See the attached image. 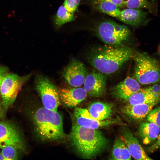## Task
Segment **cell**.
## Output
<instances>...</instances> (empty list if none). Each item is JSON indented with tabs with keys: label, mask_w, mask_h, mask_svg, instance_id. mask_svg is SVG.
<instances>
[{
	"label": "cell",
	"mask_w": 160,
	"mask_h": 160,
	"mask_svg": "<svg viewBox=\"0 0 160 160\" xmlns=\"http://www.w3.org/2000/svg\"><path fill=\"white\" fill-rule=\"evenodd\" d=\"M124 7L128 8L142 9H146L152 13L154 8L153 4L147 0H123Z\"/></svg>",
	"instance_id": "cell-23"
},
{
	"label": "cell",
	"mask_w": 160,
	"mask_h": 160,
	"mask_svg": "<svg viewBox=\"0 0 160 160\" xmlns=\"http://www.w3.org/2000/svg\"><path fill=\"white\" fill-rule=\"evenodd\" d=\"M92 4L97 11L117 18L121 11L116 4L106 0H92Z\"/></svg>",
	"instance_id": "cell-20"
},
{
	"label": "cell",
	"mask_w": 160,
	"mask_h": 160,
	"mask_svg": "<svg viewBox=\"0 0 160 160\" xmlns=\"http://www.w3.org/2000/svg\"><path fill=\"white\" fill-rule=\"evenodd\" d=\"M137 81L130 77H127L114 88L113 94L116 97L127 100L134 94L141 89Z\"/></svg>",
	"instance_id": "cell-16"
},
{
	"label": "cell",
	"mask_w": 160,
	"mask_h": 160,
	"mask_svg": "<svg viewBox=\"0 0 160 160\" xmlns=\"http://www.w3.org/2000/svg\"><path fill=\"white\" fill-rule=\"evenodd\" d=\"M32 73L20 76L7 73L3 77L0 87L1 104L6 110L14 102L22 86L30 78Z\"/></svg>",
	"instance_id": "cell-6"
},
{
	"label": "cell",
	"mask_w": 160,
	"mask_h": 160,
	"mask_svg": "<svg viewBox=\"0 0 160 160\" xmlns=\"http://www.w3.org/2000/svg\"><path fill=\"white\" fill-rule=\"evenodd\" d=\"M58 91L60 100L66 107H75L86 98L87 93L84 88L80 87L63 88Z\"/></svg>",
	"instance_id": "cell-13"
},
{
	"label": "cell",
	"mask_w": 160,
	"mask_h": 160,
	"mask_svg": "<svg viewBox=\"0 0 160 160\" xmlns=\"http://www.w3.org/2000/svg\"><path fill=\"white\" fill-rule=\"evenodd\" d=\"M130 48L121 45L101 48L89 55L88 61L98 71L109 74L117 71L134 55Z\"/></svg>",
	"instance_id": "cell-2"
},
{
	"label": "cell",
	"mask_w": 160,
	"mask_h": 160,
	"mask_svg": "<svg viewBox=\"0 0 160 160\" xmlns=\"http://www.w3.org/2000/svg\"><path fill=\"white\" fill-rule=\"evenodd\" d=\"M75 17L73 13L68 12L64 6L58 8L55 17L54 22L57 28H59L63 24L73 21Z\"/></svg>",
	"instance_id": "cell-22"
},
{
	"label": "cell",
	"mask_w": 160,
	"mask_h": 160,
	"mask_svg": "<svg viewBox=\"0 0 160 160\" xmlns=\"http://www.w3.org/2000/svg\"><path fill=\"white\" fill-rule=\"evenodd\" d=\"M159 48H160V47H159Z\"/></svg>",
	"instance_id": "cell-34"
},
{
	"label": "cell",
	"mask_w": 160,
	"mask_h": 160,
	"mask_svg": "<svg viewBox=\"0 0 160 160\" xmlns=\"http://www.w3.org/2000/svg\"><path fill=\"white\" fill-rule=\"evenodd\" d=\"M80 1V0H65L64 6L68 12L73 13L77 9Z\"/></svg>",
	"instance_id": "cell-26"
},
{
	"label": "cell",
	"mask_w": 160,
	"mask_h": 160,
	"mask_svg": "<svg viewBox=\"0 0 160 160\" xmlns=\"http://www.w3.org/2000/svg\"><path fill=\"white\" fill-rule=\"evenodd\" d=\"M154 0H152L153 1Z\"/></svg>",
	"instance_id": "cell-33"
},
{
	"label": "cell",
	"mask_w": 160,
	"mask_h": 160,
	"mask_svg": "<svg viewBox=\"0 0 160 160\" xmlns=\"http://www.w3.org/2000/svg\"><path fill=\"white\" fill-rule=\"evenodd\" d=\"M17 149L12 145H7L2 148L1 153L5 160L17 159Z\"/></svg>",
	"instance_id": "cell-24"
},
{
	"label": "cell",
	"mask_w": 160,
	"mask_h": 160,
	"mask_svg": "<svg viewBox=\"0 0 160 160\" xmlns=\"http://www.w3.org/2000/svg\"><path fill=\"white\" fill-rule=\"evenodd\" d=\"M160 128L154 123L144 122L140 124L137 132L143 143L148 145L152 144L156 140L159 135Z\"/></svg>",
	"instance_id": "cell-18"
},
{
	"label": "cell",
	"mask_w": 160,
	"mask_h": 160,
	"mask_svg": "<svg viewBox=\"0 0 160 160\" xmlns=\"http://www.w3.org/2000/svg\"><path fill=\"white\" fill-rule=\"evenodd\" d=\"M112 159L131 160V156L128 148L123 140L118 138L115 140L113 147Z\"/></svg>",
	"instance_id": "cell-21"
},
{
	"label": "cell",
	"mask_w": 160,
	"mask_h": 160,
	"mask_svg": "<svg viewBox=\"0 0 160 160\" xmlns=\"http://www.w3.org/2000/svg\"><path fill=\"white\" fill-rule=\"evenodd\" d=\"M1 106H0V116H1Z\"/></svg>",
	"instance_id": "cell-31"
},
{
	"label": "cell",
	"mask_w": 160,
	"mask_h": 160,
	"mask_svg": "<svg viewBox=\"0 0 160 160\" xmlns=\"http://www.w3.org/2000/svg\"><path fill=\"white\" fill-rule=\"evenodd\" d=\"M7 68L4 66L0 65V87L2 79L5 75L7 73Z\"/></svg>",
	"instance_id": "cell-28"
},
{
	"label": "cell",
	"mask_w": 160,
	"mask_h": 160,
	"mask_svg": "<svg viewBox=\"0 0 160 160\" xmlns=\"http://www.w3.org/2000/svg\"><path fill=\"white\" fill-rule=\"evenodd\" d=\"M160 148V134L158 139L149 148V152H153Z\"/></svg>",
	"instance_id": "cell-27"
},
{
	"label": "cell",
	"mask_w": 160,
	"mask_h": 160,
	"mask_svg": "<svg viewBox=\"0 0 160 160\" xmlns=\"http://www.w3.org/2000/svg\"><path fill=\"white\" fill-rule=\"evenodd\" d=\"M128 104L134 105L155 102H160V85L141 89L131 96L126 100Z\"/></svg>",
	"instance_id": "cell-12"
},
{
	"label": "cell",
	"mask_w": 160,
	"mask_h": 160,
	"mask_svg": "<svg viewBox=\"0 0 160 160\" xmlns=\"http://www.w3.org/2000/svg\"><path fill=\"white\" fill-rule=\"evenodd\" d=\"M96 35L104 43L112 45H121L128 41L132 34L127 27L110 20H103L93 29Z\"/></svg>",
	"instance_id": "cell-4"
},
{
	"label": "cell",
	"mask_w": 160,
	"mask_h": 160,
	"mask_svg": "<svg viewBox=\"0 0 160 160\" xmlns=\"http://www.w3.org/2000/svg\"><path fill=\"white\" fill-rule=\"evenodd\" d=\"M33 115L35 131L42 140L54 142L65 138L62 117L57 111L44 107L37 109Z\"/></svg>",
	"instance_id": "cell-3"
},
{
	"label": "cell",
	"mask_w": 160,
	"mask_h": 160,
	"mask_svg": "<svg viewBox=\"0 0 160 160\" xmlns=\"http://www.w3.org/2000/svg\"><path fill=\"white\" fill-rule=\"evenodd\" d=\"M73 118V123L82 127L94 129L109 127L116 122L115 120H97L91 115L88 110L79 107L75 109Z\"/></svg>",
	"instance_id": "cell-9"
},
{
	"label": "cell",
	"mask_w": 160,
	"mask_h": 160,
	"mask_svg": "<svg viewBox=\"0 0 160 160\" xmlns=\"http://www.w3.org/2000/svg\"><path fill=\"white\" fill-rule=\"evenodd\" d=\"M88 73L87 69L82 63L77 59H73L64 69L63 76L70 85L78 87L83 84Z\"/></svg>",
	"instance_id": "cell-8"
},
{
	"label": "cell",
	"mask_w": 160,
	"mask_h": 160,
	"mask_svg": "<svg viewBox=\"0 0 160 160\" xmlns=\"http://www.w3.org/2000/svg\"><path fill=\"white\" fill-rule=\"evenodd\" d=\"M0 160H5L1 153H0Z\"/></svg>",
	"instance_id": "cell-30"
},
{
	"label": "cell",
	"mask_w": 160,
	"mask_h": 160,
	"mask_svg": "<svg viewBox=\"0 0 160 160\" xmlns=\"http://www.w3.org/2000/svg\"><path fill=\"white\" fill-rule=\"evenodd\" d=\"M12 145L17 149L24 148L23 139L18 130L9 123L0 122V148Z\"/></svg>",
	"instance_id": "cell-11"
},
{
	"label": "cell",
	"mask_w": 160,
	"mask_h": 160,
	"mask_svg": "<svg viewBox=\"0 0 160 160\" xmlns=\"http://www.w3.org/2000/svg\"><path fill=\"white\" fill-rule=\"evenodd\" d=\"M88 110L94 118L99 121L109 119L113 113L111 104L100 101L92 103L89 105Z\"/></svg>",
	"instance_id": "cell-19"
},
{
	"label": "cell",
	"mask_w": 160,
	"mask_h": 160,
	"mask_svg": "<svg viewBox=\"0 0 160 160\" xmlns=\"http://www.w3.org/2000/svg\"><path fill=\"white\" fill-rule=\"evenodd\" d=\"M135 75L140 84H148L160 82V64L147 53L137 52L134 55Z\"/></svg>",
	"instance_id": "cell-5"
},
{
	"label": "cell",
	"mask_w": 160,
	"mask_h": 160,
	"mask_svg": "<svg viewBox=\"0 0 160 160\" xmlns=\"http://www.w3.org/2000/svg\"><path fill=\"white\" fill-rule=\"evenodd\" d=\"M121 138L123 140L129 152L131 157L136 160H152L145 152L139 142L128 129L122 132Z\"/></svg>",
	"instance_id": "cell-15"
},
{
	"label": "cell",
	"mask_w": 160,
	"mask_h": 160,
	"mask_svg": "<svg viewBox=\"0 0 160 160\" xmlns=\"http://www.w3.org/2000/svg\"><path fill=\"white\" fill-rule=\"evenodd\" d=\"M83 84L84 88L90 96H102L106 90V76L98 71H92L88 74Z\"/></svg>",
	"instance_id": "cell-10"
},
{
	"label": "cell",
	"mask_w": 160,
	"mask_h": 160,
	"mask_svg": "<svg viewBox=\"0 0 160 160\" xmlns=\"http://www.w3.org/2000/svg\"><path fill=\"white\" fill-rule=\"evenodd\" d=\"M110 1L116 4L119 8L124 7L123 0H106Z\"/></svg>",
	"instance_id": "cell-29"
},
{
	"label": "cell",
	"mask_w": 160,
	"mask_h": 160,
	"mask_svg": "<svg viewBox=\"0 0 160 160\" xmlns=\"http://www.w3.org/2000/svg\"><path fill=\"white\" fill-rule=\"evenodd\" d=\"M72 145L81 157L90 159L95 157L107 148L108 142L102 132L73 123L69 136Z\"/></svg>",
	"instance_id": "cell-1"
},
{
	"label": "cell",
	"mask_w": 160,
	"mask_h": 160,
	"mask_svg": "<svg viewBox=\"0 0 160 160\" xmlns=\"http://www.w3.org/2000/svg\"><path fill=\"white\" fill-rule=\"evenodd\" d=\"M117 19L124 23L134 27L146 25L149 21L147 12L142 9L128 8L121 11Z\"/></svg>",
	"instance_id": "cell-14"
},
{
	"label": "cell",
	"mask_w": 160,
	"mask_h": 160,
	"mask_svg": "<svg viewBox=\"0 0 160 160\" xmlns=\"http://www.w3.org/2000/svg\"><path fill=\"white\" fill-rule=\"evenodd\" d=\"M34 88L40 96L44 107L57 111L60 103L58 91L47 77L38 74L35 78Z\"/></svg>",
	"instance_id": "cell-7"
},
{
	"label": "cell",
	"mask_w": 160,
	"mask_h": 160,
	"mask_svg": "<svg viewBox=\"0 0 160 160\" xmlns=\"http://www.w3.org/2000/svg\"><path fill=\"white\" fill-rule=\"evenodd\" d=\"M160 102H155L134 105L128 104L122 109L123 112L130 118L140 121L146 117L153 108Z\"/></svg>",
	"instance_id": "cell-17"
},
{
	"label": "cell",
	"mask_w": 160,
	"mask_h": 160,
	"mask_svg": "<svg viewBox=\"0 0 160 160\" xmlns=\"http://www.w3.org/2000/svg\"><path fill=\"white\" fill-rule=\"evenodd\" d=\"M159 54L160 55V48H159Z\"/></svg>",
	"instance_id": "cell-32"
},
{
	"label": "cell",
	"mask_w": 160,
	"mask_h": 160,
	"mask_svg": "<svg viewBox=\"0 0 160 160\" xmlns=\"http://www.w3.org/2000/svg\"><path fill=\"white\" fill-rule=\"evenodd\" d=\"M146 117L148 121L154 123L160 127V105L152 109Z\"/></svg>",
	"instance_id": "cell-25"
}]
</instances>
